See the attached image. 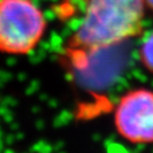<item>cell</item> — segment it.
Masks as SVG:
<instances>
[{
    "mask_svg": "<svg viewBox=\"0 0 153 153\" xmlns=\"http://www.w3.org/2000/svg\"><path fill=\"white\" fill-rule=\"evenodd\" d=\"M81 21L67 40L64 57L69 66L83 68L100 51L142 32L143 0H82Z\"/></svg>",
    "mask_w": 153,
    "mask_h": 153,
    "instance_id": "obj_1",
    "label": "cell"
},
{
    "mask_svg": "<svg viewBox=\"0 0 153 153\" xmlns=\"http://www.w3.org/2000/svg\"><path fill=\"white\" fill-rule=\"evenodd\" d=\"M47 21L32 0H0V52L27 55L43 38Z\"/></svg>",
    "mask_w": 153,
    "mask_h": 153,
    "instance_id": "obj_2",
    "label": "cell"
},
{
    "mask_svg": "<svg viewBox=\"0 0 153 153\" xmlns=\"http://www.w3.org/2000/svg\"><path fill=\"white\" fill-rule=\"evenodd\" d=\"M143 1H144V5H145V7L150 8V9L153 11V0H143Z\"/></svg>",
    "mask_w": 153,
    "mask_h": 153,
    "instance_id": "obj_5",
    "label": "cell"
},
{
    "mask_svg": "<svg viewBox=\"0 0 153 153\" xmlns=\"http://www.w3.org/2000/svg\"><path fill=\"white\" fill-rule=\"evenodd\" d=\"M116 131L131 144L153 143V91L135 88L125 93L114 114Z\"/></svg>",
    "mask_w": 153,
    "mask_h": 153,
    "instance_id": "obj_3",
    "label": "cell"
},
{
    "mask_svg": "<svg viewBox=\"0 0 153 153\" xmlns=\"http://www.w3.org/2000/svg\"><path fill=\"white\" fill-rule=\"evenodd\" d=\"M140 59L150 73H153V32H151L141 44Z\"/></svg>",
    "mask_w": 153,
    "mask_h": 153,
    "instance_id": "obj_4",
    "label": "cell"
}]
</instances>
